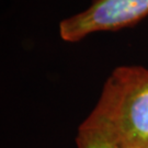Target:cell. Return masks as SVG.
I'll return each instance as SVG.
<instances>
[{"label":"cell","instance_id":"1","mask_svg":"<svg viewBox=\"0 0 148 148\" xmlns=\"http://www.w3.org/2000/svg\"><path fill=\"white\" fill-rule=\"evenodd\" d=\"M85 121L104 130L124 148L147 147L148 69L135 65L116 67Z\"/></svg>","mask_w":148,"mask_h":148},{"label":"cell","instance_id":"2","mask_svg":"<svg viewBox=\"0 0 148 148\" xmlns=\"http://www.w3.org/2000/svg\"><path fill=\"white\" fill-rule=\"evenodd\" d=\"M148 16V0H92L88 8L59 23V36L76 43L98 32L120 31Z\"/></svg>","mask_w":148,"mask_h":148},{"label":"cell","instance_id":"4","mask_svg":"<svg viewBox=\"0 0 148 148\" xmlns=\"http://www.w3.org/2000/svg\"><path fill=\"white\" fill-rule=\"evenodd\" d=\"M146 148H148V145H147V147H146Z\"/></svg>","mask_w":148,"mask_h":148},{"label":"cell","instance_id":"3","mask_svg":"<svg viewBox=\"0 0 148 148\" xmlns=\"http://www.w3.org/2000/svg\"><path fill=\"white\" fill-rule=\"evenodd\" d=\"M76 143L78 148H124L104 130L86 121L79 126Z\"/></svg>","mask_w":148,"mask_h":148}]
</instances>
